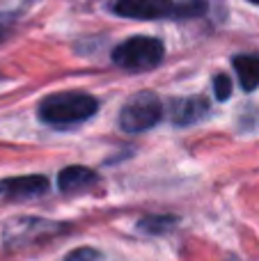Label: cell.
I'll list each match as a JSON object with an SVG mask.
<instances>
[{"instance_id": "cell-1", "label": "cell", "mask_w": 259, "mask_h": 261, "mask_svg": "<svg viewBox=\"0 0 259 261\" xmlns=\"http://www.w3.org/2000/svg\"><path fill=\"white\" fill-rule=\"evenodd\" d=\"M99 108V101L85 92H60L46 96L39 103V119L50 126H71L90 119Z\"/></svg>"}, {"instance_id": "cell-2", "label": "cell", "mask_w": 259, "mask_h": 261, "mask_svg": "<svg viewBox=\"0 0 259 261\" xmlns=\"http://www.w3.org/2000/svg\"><path fill=\"white\" fill-rule=\"evenodd\" d=\"M163 44L156 37H131V39L122 41L117 48L113 50V62L128 71H147L161 64L163 60Z\"/></svg>"}, {"instance_id": "cell-3", "label": "cell", "mask_w": 259, "mask_h": 261, "mask_svg": "<svg viewBox=\"0 0 259 261\" xmlns=\"http://www.w3.org/2000/svg\"><path fill=\"white\" fill-rule=\"evenodd\" d=\"M161 117H163V103L159 96L154 92H138L122 106L119 126L126 133H142V130L156 126Z\"/></svg>"}, {"instance_id": "cell-4", "label": "cell", "mask_w": 259, "mask_h": 261, "mask_svg": "<svg viewBox=\"0 0 259 261\" xmlns=\"http://www.w3.org/2000/svg\"><path fill=\"white\" fill-rule=\"evenodd\" d=\"M60 227L48 220H39V218H16L5 225V245L9 250H21L28 245H35L39 241L48 239V236L58 234Z\"/></svg>"}, {"instance_id": "cell-5", "label": "cell", "mask_w": 259, "mask_h": 261, "mask_svg": "<svg viewBox=\"0 0 259 261\" xmlns=\"http://www.w3.org/2000/svg\"><path fill=\"white\" fill-rule=\"evenodd\" d=\"M113 12L124 18H140V21H154V18H174L177 3L174 0H115Z\"/></svg>"}, {"instance_id": "cell-6", "label": "cell", "mask_w": 259, "mask_h": 261, "mask_svg": "<svg viewBox=\"0 0 259 261\" xmlns=\"http://www.w3.org/2000/svg\"><path fill=\"white\" fill-rule=\"evenodd\" d=\"M48 179L41 174H28V176H12V179L0 181V195L9 199H23L44 195L48 190Z\"/></svg>"}, {"instance_id": "cell-7", "label": "cell", "mask_w": 259, "mask_h": 261, "mask_svg": "<svg viewBox=\"0 0 259 261\" xmlns=\"http://www.w3.org/2000/svg\"><path fill=\"white\" fill-rule=\"evenodd\" d=\"M170 119L177 126H188V124H195L209 113V103L202 96H191V99H179L170 103Z\"/></svg>"}, {"instance_id": "cell-8", "label": "cell", "mask_w": 259, "mask_h": 261, "mask_svg": "<svg viewBox=\"0 0 259 261\" xmlns=\"http://www.w3.org/2000/svg\"><path fill=\"white\" fill-rule=\"evenodd\" d=\"M96 181H99V174L92 172L90 167L71 165V167H64L58 174V188L62 193H83V190L94 188Z\"/></svg>"}, {"instance_id": "cell-9", "label": "cell", "mask_w": 259, "mask_h": 261, "mask_svg": "<svg viewBox=\"0 0 259 261\" xmlns=\"http://www.w3.org/2000/svg\"><path fill=\"white\" fill-rule=\"evenodd\" d=\"M234 71L239 73V83L246 92L259 87V55H237L234 58Z\"/></svg>"}, {"instance_id": "cell-10", "label": "cell", "mask_w": 259, "mask_h": 261, "mask_svg": "<svg viewBox=\"0 0 259 261\" xmlns=\"http://www.w3.org/2000/svg\"><path fill=\"white\" fill-rule=\"evenodd\" d=\"M174 225H177L174 216H147L140 220V229L147 231V234H165Z\"/></svg>"}, {"instance_id": "cell-11", "label": "cell", "mask_w": 259, "mask_h": 261, "mask_svg": "<svg viewBox=\"0 0 259 261\" xmlns=\"http://www.w3.org/2000/svg\"><path fill=\"white\" fill-rule=\"evenodd\" d=\"M204 12H206L204 0H182V3H177L174 18H195V16H202Z\"/></svg>"}, {"instance_id": "cell-12", "label": "cell", "mask_w": 259, "mask_h": 261, "mask_svg": "<svg viewBox=\"0 0 259 261\" xmlns=\"http://www.w3.org/2000/svg\"><path fill=\"white\" fill-rule=\"evenodd\" d=\"M214 92H216V99L218 101H227L229 94H232V81L227 76H216L214 78Z\"/></svg>"}, {"instance_id": "cell-13", "label": "cell", "mask_w": 259, "mask_h": 261, "mask_svg": "<svg viewBox=\"0 0 259 261\" xmlns=\"http://www.w3.org/2000/svg\"><path fill=\"white\" fill-rule=\"evenodd\" d=\"M64 261H101V252H96L94 248H78L69 252Z\"/></svg>"}, {"instance_id": "cell-14", "label": "cell", "mask_w": 259, "mask_h": 261, "mask_svg": "<svg viewBox=\"0 0 259 261\" xmlns=\"http://www.w3.org/2000/svg\"><path fill=\"white\" fill-rule=\"evenodd\" d=\"M14 14H0V41L3 39H7L9 37V32H12V28H14Z\"/></svg>"}, {"instance_id": "cell-15", "label": "cell", "mask_w": 259, "mask_h": 261, "mask_svg": "<svg viewBox=\"0 0 259 261\" xmlns=\"http://www.w3.org/2000/svg\"><path fill=\"white\" fill-rule=\"evenodd\" d=\"M250 3H255V5H259V0H250Z\"/></svg>"}]
</instances>
